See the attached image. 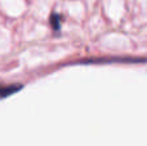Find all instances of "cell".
Returning a JSON list of instances; mask_svg holds the SVG:
<instances>
[{
	"instance_id": "obj_1",
	"label": "cell",
	"mask_w": 147,
	"mask_h": 146,
	"mask_svg": "<svg viewBox=\"0 0 147 146\" xmlns=\"http://www.w3.org/2000/svg\"><path fill=\"white\" fill-rule=\"evenodd\" d=\"M20 89H21L20 85H0V100L13 95V93H16Z\"/></svg>"
}]
</instances>
